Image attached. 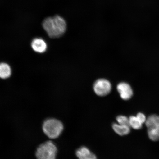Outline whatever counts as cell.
Returning a JSON list of instances; mask_svg holds the SVG:
<instances>
[{
	"mask_svg": "<svg viewBox=\"0 0 159 159\" xmlns=\"http://www.w3.org/2000/svg\"><path fill=\"white\" fill-rule=\"evenodd\" d=\"M63 129L64 126L62 122L54 118L46 119L42 125L43 133L50 139L58 138L62 133Z\"/></svg>",
	"mask_w": 159,
	"mask_h": 159,
	"instance_id": "7a4b0ae2",
	"label": "cell"
},
{
	"mask_svg": "<svg viewBox=\"0 0 159 159\" xmlns=\"http://www.w3.org/2000/svg\"><path fill=\"white\" fill-rule=\"evenodd\" d=\"M93 89L97 95L99 96H104L110 93L112 85L107 80L99 79L95 82Z\"/></svg>",
	"mask_w": 159,
	"mask_h": 159,
	"instance_id": "5b68a950",
	"label": "cell"
},
{
	"mask_svg": "<svg viewBox=\"0 0 159 159\" xmlns=\"http://www.w3.org/2000/svg\"><path fill=\"white\" fill-rule=\"evenodd\" d=\"M116 120L119 124L130 126L129 125V118L126 116L119 115L117 117Z\"/></svg>",
	"mask_w": 159,
	"mask_h": 159,
	"instance_id": "7c38bea8",
	"label": "cell"
},
{
	"mask_svg": "<svg viewBox=\"0 0 159 159\" xmlns=\"http://www.w3.org/2000/svg\"><path fill=\"white\" fill-rule=\"evenodd\" d=\"M57 149L52 141L42 143L38 147L35 152L37 159H56Z\"/></svg>",
	"mask_w": 159,
	"mask_h": 159,
	"instance_id": "3957f363",
	"label": "cell"
},
{
	"mask_svg": "<svg viewBox=\"0 0 159 159\" xmlns=\"http://www.w3.org/2000/svg\"><path fill=\"white\" fill-rule=\"evenodd\" d=\"M31 46L34 51L39 53H44L47 49L46 43L43 39L40 38H36L33 39Z\"/></svg>",
	"mask_w": 159,
	"mask_h": 159,
	"instance_id": "52a82bcc",
	"label": "cell"
},
{
	"mask_svg": "<svg viewBox=\"0 0 159 159\" xmlns=\"http://www.w3.org/2000/svg\"><path fill=\"white\" fill-rule=\"evenodd\" d=\"M130 126L123 125L118 124H114L112 125V128L115 133L120 136H125L130 132Z\"/></svg>",
	"mask_w": 159,
	"mask_h": 159,
	"instance_id": "9c48e42d",
	"label": "cell"
},
{
	"mask_svg": "<svg viewBox=\"0 0 159 159\" xmlns=\"http://www.w3.org/2000/svg\"><path fill=\"white\" fill-rule=\"evenodd\" d=\"M76 155L79 159H97L95 155L85 147L78 149L76 151Z\"/></svg>",
	"mask_w": 159,
	"mask_h": 159,
	"instance_id": "ba28073f",
	"label": "cell"
},
{
	"mask_svg": "<svg viewBox=\"0 0 159 159\" xmlns=\"http://www.w3.org/2000/svg\"><path fill=\"white\" fill-rule=\"evenodd\" d=\"M136 117L139 119V120L140 121V122L142 123L143 124L146 123L147 119L145 115L142 113H139L136 115Z\"/></svg>",
	"mask_w": 159,
	"mask_h": 159,
	"instance_id": "4fadbf2b",
	"label": "cell"
},
{
	"mask_svg": "<svg viewBox=\"0 0 159 159\" xmlns=\"http://www.w3.org/2000/svg\"><path fill=\"white\" fill-rule=\"evenodd\" d=\"M129 125L131 128L139 130L142 128L143 124L136 116H132L129 118Z\"/></svg>",
	"mask_w": 159,
	"mask_h": 159,
	"instance_id": "8fae6325",
	"label": "cell"
},
{
	"mask_svg": "<svg viewBox=\"0 0 159 159\" xmlns=\"http://www.w3.org/2000/svg\"><path fill=\"white\" fill-rule=\"evenodd\" d=\"M42 25L49 36L52 38L61 37L67 28L65 20L59 15L46 18L43 21Z\"/></svg>",
	"mask_w": 159,
	"mask_h": 159,
	"instance_id": "6da1fadb",
	"label": "cell"
},
{
	"mask_svg": "<svg viewBox=\"0 0 159 159\" xmlns=\"http://www.w3.org/2000/svg\"><path fill=\"white\" fill-rule=\"evenodd\" d=\"M11 69L9 66L6 63H0V78L6 79L11 76Z\"/></svg>",
	"mask_w": 159,
	"mask_h": 159,
	"instance_id": "30bf717a",
	"label": "cell"
},
{
	"mask_svg": "<svg viewBox=\"0 0 159 159\" xmlns=\"http://www.w3.org/2000/svg\"><path fill=\"white\" fill-rule=\"evenodd\" d=\"M145 124L150 140L155 142L159 140V116L156 115H150L147 118Z\"/></svg>",
	"mask_w": 159,
	"mask_h": 159,
	"instance_id": "277c9868",
	"label": "cell"
},
{
	"mask_svg": "<svg viewBox=\"0 0 159 159\" xmlns=\"http://www.w3.org/2000/svg\"><path fill=\"white\" fill-rule=\"evenodd\" d=\"M117 90L121 98L125 100H128L132 98L133 91L130 85L128 83L122 82L119 83L117 86Z\"/></svg>",
	"mask_w": 159,
	"mask_h": 159,
	"instance_id": "8992f818",
	"label": "cell"
}]
</instances>
